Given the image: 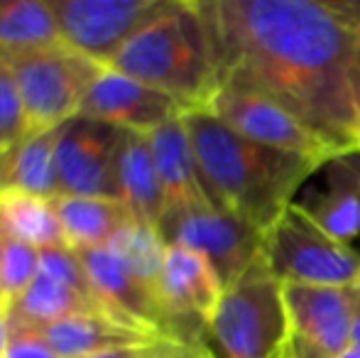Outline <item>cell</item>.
<instances>
[{
    "label": "cell",
    "instance_id": "cell-19",
    "mask_svg": "<svg viewBox=\"0 0 360 358\" xmlns=\"http://www.w3.org/2000/svg\"><path fill=\"white\" fill-rule=\"evenodd\" d=\"M52 201L64 238L74 250L108 245L120 224L130 219L125 206L110 196H57Z\"/></svg>",
    "mask_w": 360,
    "mask_h": 358
},
{
    "label": "cell",
    "instance_id": "cell-12",
    "mask_svg": "<svg viewBox=\"0 0 360 358\" xmlns=\"http://www.w3.org/2000/svg\"><path fill=\"white\" fill-rule=\"evenodd\" d=\"M79 113L128 133L150 135L160 125L179 118L184 108L162 91L113 67H103L86 91Z\"/></svg>",
    "mask_w": 360,
    "mask_h": 358
},
{
    "label": "cell",
    "instance_id": "cell-27",
    "mask_svg": "<svg viewBox=\"0 0 360 358\" xmlns=\"http://www.w3.org/2000/svg\"><path fill=\"white\" fill-rule=\"evenodd\" d=\"M157 358H216L209 344H186V341L162 339Z\"/></svg>",
    "mask_w": 360,
    "mask_h": 358
},
{
    "label": "cell",
    "instance_id": "cell-6",
    "mask_svg": "<svg viewBox=\"0 0 360 358\" xmlns=\"http://www.w3.org/2000/svg\"><path fill=\"white\" fill-rule=\"evenodd\" d=\"M262 258L282 282L360 287V253L328 236L297 201L265 231Z\"/></svg>",
    "mask_w": 360,
    "mask_h": 358
},
{
    "label": "cell",
    "instance_id": "cell-4",
    "mask_svg": "<svg viewBox=\"0 0 360 358\" xmlns=\"http://www.w3.org/2000/svg\"><path fill=\"white\" fill-rule=\"evenodd\" d=\"M292 321L282 280L257 258L231 287H226L206 344L216 358H285Z\"/></svg>",
    "mask_w": 360,
    "mask_h": 358
},
{
    "label": "cell",
    "instance_id": "cell-34",
    "mask_svg": "<svg viewBox=\"0 0 360 358\" xmlns=\"http://www.w3.org/2000/svg\"><path fill=\"white\" fill-rule=\"evenodd\" d=\"M3 243H5V236L0 234V250H3Z\"/></svg>",
    "mask_w": 360,
    "mask_h": 358
},
{
    "label": "cell",
    "instance_id": "cell-25",
    "mask_svg": "<svg viewBox=\"0 0 360 358\" xmlns=\"http://www.w3.org/2000/svg\"><path fill=\"white\" fill-rule=\"evenodd\" d=\"M30 133L22 94L8 57L0 49V153L13 148L18 140Z\"/></svg>",
    "mask_w": 360,
    "mask_h": 358
},
{
    "label": "cell",
    "instance_id": "cell-31",
    "mask_svg": "<svg viewBox=\"0 0 360 358\" xmlns=\"http://www.w3.org/2000/svg\"><path fill=\"white\" fill-rule=\"evenodd\" d=\"M351 346H356V349H360V300H358V307H356V314H353Z\"/></svg>",
    "mask_w": 360,
    "mask_h": 358
},
{
    "label": "cell",
    "instance_id": "cell-10",
    "mask_svg": "<svg viewBox=\"0 0 360 358\" xmlns=\"http://www.w3.org/2000/svg\"><path fill=\"white\" fill-rule=\"evenodd\" d=\"M226 292L214 265L181 245H167L160 277V302L172 341L206 344V331Z\"/></svg>",
    "mask_w": 360,
    "mask_h": 358
},
{
    "label": "cell",
    "instance_id": "cell-17",
    "mask_svg": "<svg viewBox=\"0 0 360 358\" xmlns=\"http://www.w3.org/2000/svg\"><path fill=\"white\" fill-rule=\"evenodd\" d=\"M39 334L52 344V349L62 358H86L91 354H98V351L115 349V346L152 344L160 339V336H152L147 331L120 324L103 312L74 314L69 319L42 326Z\"/></svg>",
    "mask_w": 360,
    "mask_h": 358
},
{
    "label": "cell",
    "instance_id": "cell-16",
    "mask_svg": "<svg viewBox=\"0 0 360 358\" xmlns=\"http://www.w3.org/2000/svg\"><path fill=\"white\" fill-rule=\"evenodd\" d=\"M57 133L59 128L34 130L0 153V191L10 189L57 199Z\"/></svg>",
    "mask_w": 360,
    "mask_h": 358
},
{
    "label": "cell",
    "instance_id": "cell-3",
    "mask_svg": "<svg viewBox=\"0 0 360 358\" xmlns=\"http://www.w3.org/2000/svg\"><path fill=\"white\" fill-rule=\"evenodd\" d=\"M110 67L167 94L184 113L206 108L221 87L214 39L194 0H165Z\"/></svg>",
    "mask_w": 360,
    "mask_h": 358
},
{
    "label": "cell",
    "instance_id": "cell-28",
    "mask_svg": "<svg viewBox=\"0 0 360 358\" xmlns=\"http://www.w3.org/2000/svg\"><path fill=\"white\" fill-rule=\"evenodd\" d=\"M162 339L152 341V344H130V346H115V349H105L98 354H91L86 358H157L160 354Z\"/></svg>",
    "mask_w": 360,
    "mask_h": 358
},
{
    "label": "cell",
    "instance_id": "cell-20",
    "mask_svg": "<svg viewBox=\"0 0 360 358\" xmlns=\"http://www.w3.org/2000/svg\"><path fill=\"white\" fill-rule=\"evenodd\" d=\"M326 186L302 201L304 211L341 243L360 236V184L336 158L323 167Z\"/></svg>",
    "mask_w": 360,
    "mask_h": 358
},
{
    "label": "cell",
    "instance_id": "cell-13",
    "mask_svg": "<svg viewBox=\"0 0 360 358\" xmlns=\"http://www.w3.org/2000/svg\"><path fill=\"white\" fill-rule=\"evenodd\" d=\"M282 292L294 336L314 344L331 358L346 354L360 287L282 282Z\"/></svg>",
    "mask_w": 360,
    "mask_h": 358
},
{
    "label": "cell",
    "instance_id": "cell-30",
    "mask_svg": "<svg viewBox=\"0 0 360 358\" xmlns=\"http://www.w3.org/2000/svg\"><path fill=\"white\" fill-rule=\"evenodd\" d=\"M8 346H10V321H8V312L0 309V358H8Z\"/></svg>",
    "mask_w": 360,
    "mask_h": 358
},
{
    "label": "cell",
    "instance_id": "cell-32",
    "mask_svg": "<svg viewBox=\"0 0 360 358\" xmlns=\"http://www.w3.org/2000/svg\"><path fill=\"white\" fill-rule=\"evenodd\" d=\"M341 358H360V349H356V346H348V351Z\"/></svg>",
    "mask_w": 360,
    "mask_h": 358
},
{
    "label": "cell",
    "instance_id": "cell-18",
    "mask_svg": "<svg viewBox=\"0 0 360 358\" xmlns=\"http://www.w3.org/2000/svg\"><path fill=\"white\" fill-rule=\"evenodd\" d=\"M84 312H103V314H108L98 302L86 297L84 292L74 290V287L44 275V272H37L32 285L10 305L8 321L10 326L42 329V326L69 319L74 314H84Z\"/></svg>",
    "mask_w": 360,
    "mask_h": 358
},
{
    "label": "cell",
    "instance_id": "cell-21",
    "mask_svg": "<svg viewBox=\"0 0 360 358\" xmlns=\"http://www.w3.org/2000/svg\"><path fill=\"white\" fill-rule=\"evenodd\" d=\"M0 234L37 250L69 245L54 201L25 191H0Z\"/></svg>",
    "mask_w": 360,
    "mask_h": 358
},
{
    "label": "cell",
    "instance_id": "cell-26",
    "mask_svg": "<svg viewBox=\"0 0 360 358\" xmlns=\"http://www.w3.org/2000/svg\"><path fill=\"white\" fill-rule=\"evenodd\" d=\"M8 358H62L52 349L39 329L30 326H10V346Z\"/></svg>",
    "mask_w": 360,
    "mask_h": 358
},
{
    "label": "cell",
    "instance_id": "cell-29",
    "mask_svg": "<svg viewBox=\"0 0 360 358\" xmlns=\"http://www.w3.org/2000/svg\"><path fill=\"white\" fill-rule=\"evenodd\" d=\"M336 160L353 174V177H356V181L360 184V153H343V155H338Z\"/></svg>",
    "mask_w": 360,
    "mask_h": 358
},
{
    "label": "cell",
    "instance_id": "cell-9",
    "mask_svg": "<svg viewBox=\"0 0 360 358\" xmlns=\"http://www.w3.org/2000/svg\"><path fill=\"white\" fill-rule=\"evenodd\" d=\"M59 37L84 57L110 67L128 39L165 0H49Z\"/></svg>",
    "mask_w": 360,
    "mask_h": 358
},
{
    "label": "cell",
    "instance_id": "cell-14",
    "mask_svg": "<svg viewBox=\"0 0 360 358\" xmlns=\"http://www.w3.org/2000/svg\"><path fill=\"white\" fill-rule=\"evenodd\" d=\"M181 115L147 135L157 174H160L162 194H165V214L211 204L201 184L199 165H196L189 130Z\"/></svg>",
    "mask_w": 360,
    "mask_h": 358
},
{
    "label": "cell",
    "instance_id": "cell-15",
    "mask_svg": "<svg viewBox=\"0 0 360 358\" xmlns=\"http://www.w3.org/2000/svg\"><path fill=\"white\" fill-rule=\"evenodd\" d=\"M115 199L125 206L130 219L160 229L165 216V194L150 140L143 133H123L115 158Z\"/></svg>",
    "mask_w": 360,
    "mask_h": 358
},
{
    "label": "cell",
    "instance_id": "cell-8",
    "mask_svg": "<svg viewBox=\"0 0 360 358\" xmlns=\"http://www.w3.org/2000/svg\"><path fill=\"white\" fill-rule=\"evenodd\" d=\"M206 110L252 143L302 155V158L316 160L323 165L338 158L336 150L328 148L311 128H307L287 108H282L280 103L257 94V91L221 84L214 98L206 106Z\"/></svg>",
    "mask_w": 360,
    "mask_h": 358
},
{
    "label": "cell",
    "instance_id": "cell-11",
    "mask_svg": "<svg viewBox=\"0 0 360 358\" xmlns=\"http://www.w3.org/2000/svg\"><path fill=\"white\" fill-rule=\"evenodd\" d=\"M125 130L76 113L57 133L59 196L115 199V158Z\"/></svg>",
    "mask_w": 360,
    "mask_h": 358
},
{
    "label": "cell",
    "instance_id": "cell-1",
    "mask_svg": "<svg viewBox=\"0 0 360 358\" xmlns=\"http://www.w3.org/2000/svg\"><path fill=\"white\" fill-rule=\"evenodd\" d=\"M218 79L267 96L338 155L358 145L360 3L209 0Z\"/></svg>",
    "mask_w": 360,
    "mask_h": 358
},
{
    "label": "cell",
    "instance_id": "cell-33",
    "mask_svg": "<svg viewBox=\"0 0 360 358\" xmlns=\"http://www.w3.org/2000/svg\"><path fill=\"white\" fill-rule=\"evenodd\" d=\"M353 153H360V103H358V145H356Z\"/></svg>",
    "mask_w": 360,
    "mask_h": 358
},
{
    "label": "cell",
    "instance_id": "cell-22",
    "mask_svg": "<svg viewBox=\"0 0 360 358\" xmlns=\"http://www.w3.org/2000/svg\"><path fill=\"white\" fill-rule=\"evenodd\" d=\"M62 42L49 0H0V49Z\"/></svg>",
    "mask_w": 360,
    "mask_h": 358
},
{
    "label": "cell",
    "instance_id": "cell-23",
    "mask_svg": "<svg viewBox=\"0 0 360 358\" xmlns=\"http://www.w3.org/2000/svg\"><path fill=\"white\" fill-rule=\"evenodd\" d=\"M108 248L143 285L160 295V277L162 268H165L167 243L155 226L125 219L113 234V238L108 241Z\"/></svg>",
    "mask_w": 360,
    "mask_h": 358
},
{
    "label": "cell",
    "instance_id": "cell-24",
    "mask_svg": "<svg viewBox=\"0 0 360 358\" xmlns=\"http://www.w3.org/2000/svg\"><path fill=\"white\" fill-rule=\"evenodd\" d=\"M39 272V250L20 241L5 238L0 250V309L8 312L10 305L32 285Z\"/></svg>",
    "mask_w": 360,
    "mask_h": 358
},
{
    "label": "cell",
    "instance_id": "cell-2",
    "mask_svg": "<svg viewBox=\"0 0 360 358\" xmlns=\"http://www.w3.org/2000/svg\"><path fill=\"white\" fill-rule=\"evenodd\" d=\"M181 118L211 204L250 221L260 231L270 229L294 204V194L304 181L326 167L316 160L252 143L206 108L186 110Z\"/></svg>",
    "mask_w": 360,
    "mask_h": 358
},
{
    "label": "cell",
    "instance_id": "cell-7",
    "mask_svg": "<svg viewBox=\"0 0 360 358\" xmlns=\"http://www.w3.org/2000/svg\"><path fill=\"white\" fill-rule=\"evenodd\" d=\"M157 231L167 245H181L204 255L223 287H231L260 258L265 241V231L214 204L167 211Z\"/></svg>",
    "mask_w": 360,
    "mask_h": 358
},
{
    "label": "cell",
    "instance_id": "cell-5",
    "mask_svg": "<svg viewBox=\"0 0 360 358\" xmlns=\"http://www.w3.org/2000/svg\"><path fill=\"white\" fill-rule=\"evenodd\" d=\"M18 79L30 133L52 130L81 110L84 96L103 64L64 42L27 49H3Z\"/></svg>",
    "mask_w": 360,
    "mask_h": 358
}]
</instances>
